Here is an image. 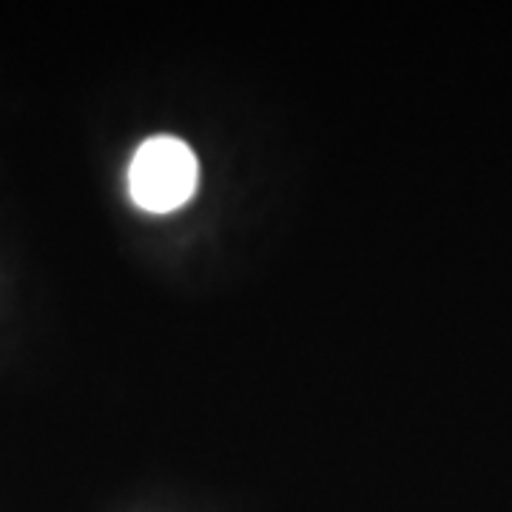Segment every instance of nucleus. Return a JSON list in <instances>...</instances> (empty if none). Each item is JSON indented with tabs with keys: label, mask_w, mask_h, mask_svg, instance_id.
<instances>
[{
	"label": "nucleus",
	"mask_w": 512,
	"mask_h": 512,
	"mask_svg": "<svg viewBox=\"0 0 512 512\" xmlns=\"http://www.w3.org/2000/svg\"><path fill=\"white\" fill-rule=\"evenodd\" d=\"M200 163L177 137H151L128 165V191L148 214H171L194 197Z\"/></svg>",
	"instance_id": "obj_1"
}]
</instances>
